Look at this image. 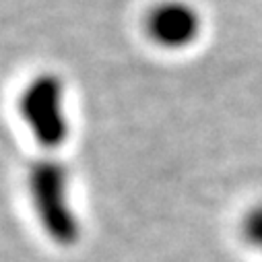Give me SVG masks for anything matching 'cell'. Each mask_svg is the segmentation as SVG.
I'll return each instance as SVG.
<instances>
[{
    "instance_id": "cell-1",
    "label": "cell",
    "mask_w": 262,
    "mask_h": 262,
    "mask_svg": "<svg viewBox=\"0 0 262 262\" xmlns=\"http://www.w3.org/2000/svg\"><path fill=\"white\" fill-rule=\"evenodd\" d=\"M67 167L52 157L29 167L27 188L33 211L46 235L58 246H73L81 237V221L71 205Z\"/></svg>"
},
{
    "instance_id": "cell-4",
    "label": "cell",
    "mask_w": 262,
    "mask_h": 262,
    "mask_svg": "<svg viewBox=\"0 0 262 262\" xmlns=\"http://www.w3.org/2000/svg\"><path fill=\"white\" fill-rule=\"evenodd\" d=\"M242 237L244 242L254 248V250H260L262 252V203L254 205L242 219Z\"/></svg>"
},
{
    "instance_id": "cell-3",
    "label": "cell",
    "mask_w": 262,
    "mask_h": 262,
    "mask_svg": "<svg viewBox=\"0 0 262 262\" xmlns=\"http://www.w3.org/2000/svg\"><path fill=\"white\" fill-rule=\"evenodd\" d=\"M143 27L157 48L184 50L199 39L203 19L196 7L186 0H159L145 13Z\"/></svg>"
},
{
    "instance_id": "cell-2",
    "label": "cell",
    "mask_w": 262,
    "mask_h": 262,
    "mask_svg": "<svg viewBox=\"0 0 262 262\" xmlns=\"http://www.w3.org/2000/svg\"><path fill=\"white\" fill-rule=\"evenodd\" d=\"M19 112L35 143L48 151L60 149L69 139L64 83L52 75H37L19 97Z\"/></svg>"
}]
</instances>
